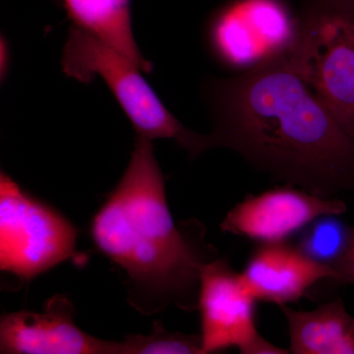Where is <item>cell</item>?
Segmentation results:
<instances>
[{"mask_svg": "<svg viewBox=\"0 0 354 354\" xmlns=\"http://www.w3.org/2000/svg\"><path fill=\"white\" fill-rule=\"evenodd\" d=\"M214 148L239 153L286 185L323 197L354 193V140L286 55L207 87Z\"/></svg>", "mask_w": 354, "mask_h": 354, "instance_id": "6da1fadb", "label": "cell"}, {"mask_svg": "<svg viewBox=\"0 0 354 354\" xmlns=\"http://www.w3.org/2000/svg\"><path fill=\"white\" fill-rule=\"evenodd\" d=\"M153 141L137 136L127 171L93 218L97 248L128 277L129 300L144 314L198 307L203 266L218 258L202 223L176 225Z\"/></svg>", "mask_w": 354, "mask_h": 354, "instance_id": "7a4b0ae2", "label": "cell"}, {"mask_svg": "<svg viewBox=\"0 0 354 354\" xmlns=\"http://www.w3.org/2000/svg\"><path fill=\"white\" fill-rule=\"evenodd\" d=\"M60 62L62 71L79 82L90 83L97 78L104 81L137 136L151 141L174 140L191 158L214 148L209 134L188 129L167 109L138 65L90 32L72 25Z\"/></svg>", "mask_w": 354, "mask_h": 354, "instance_id": "3957f363", "label": "cell"}, {"mask_svg": "<svg viewBox=\"0 0 354 354\" xmlns=\"http://www.w3.org/2000/svg\"><path fill=\"white\" fill-rule=\"evenodd\" d=\"M286 57L354 140V0H305Z\"/></svg>", "mask_w": 354, "mask_h": 354, "instance_id": "277c9868", "label": "cell"}, {"mask_svg": "<svg viewBox=\"0 0 354 354\" xmlns=\"http://www.w3.org/2000/svg\"><path fill=\"white\" fill-rule=\"evenodd\" d=\"M76 228L0 174V268L29 281L75 255Z\"/></svg>", "mask_w": 354, "mask_h": 354, "instance_id": "5b68a950", "label": "cell"}, {"mask_svg": "<svg viewBox=\"0 0 354 354\" xmlns=\"http://www.w3.org/2000/svg\"><path fill=\"white\" fill-rule=\"evenodd\" d=\"M297 24L281 0H232L209 18L205 41L218 64L242 73L286 55Z\"/></svg>", "mask_w": 354, "mask_h": 354, "instance_id": "8992f818", "label": "cell"}, {"mask_svg": "<svg viewBox=\"0 0 354 354\" xmlns=\"http://www.w3.org/2000/svg\"><path fill=\"white\" fill-rule=\"evenodd\" d=\"M257 301L241 272H235L227 260L218 257L203 266L198 295L203 354L232 346L243 354L290 353L258 332Z\"/></svg>", "mask_w": 354, "mask_h": 354, "instance_id": "52a82bcc", "label": "cell"}, {"mask_svg": "<svg viewBox=\"0 0 354 354\" xmlns=\"http://www.w3.org/2000/svg\"><path fill=\"white\" fill-rule=\"evenodd\" d=\"M346 205L288 185L248 196L235 205L221 221L225 234L264 243L286 239L319 218L346 213Z\"/></svg>", "mask_w": 354, "mask_h": 354, "instance_id": "ba28073f", "label": "cell"}, {"mask_svg": "<svg viewBox=\"0 0 354 354\" xmlns=\"http://www.w3.org/2000/svg\"><path fill=\"white\" fill-rule=\"evenodd\" d=\"M68 297L55 295L41 312L18 311L0 321V353L10 354H123L122 342H109L77 327Z\"/></svg>", "mask_w": 354, "mask_h": 354, "instance_id": "9c48e42d", "label": "cell"}, {"mask_svg": "<svg viewBox=\"0 0 354 354\" xmlns=\"http://www.w3.org/2000/svg\"><path fill=\"white\" fill-rule=\"evenodd\" d=\"M241 274L258 301L279 306L298 301L321 281L335 279L332 266L285 242L261 244Z\"/></svg>", "mask_w": 354, "mask_h": 354, "instance_id": "30bf717a", "label": "cell"}, {"mask_svg": "<svg viewBox=\"0 0 354 354\" xmlns=\"http://www.w3.org/2000/svg\"><path fill=\"white\" fill-rule=\"evenodd\" d=\"M279 308L288 322L291 353L354 354V317L339 298L309 311Z\"/></svg>", "mask_w": 354, "mask_h": 354, "instance_id": "8fae6325", "label": "cell"}, {"mask_svg": "<svg viewBox=\"0 0 354 354\" xmlns=\"http://www.w3.org/2000/svg\"><path fill=\"white\" fill-rule=\"evenodd\" d=\"M73 26L132 59L144 72L153 64L140 50L132 29L131 0H62Z\"/></svg>", "mask_w": 354, "mask_h": 354, "instance_id": "7c38bea8", "label": "cell"}, {"mask_svg": "<svg viewBox=\"0 0 354 354\" xmlns=\"http://www.w3.org/2000/svg\"><path fill=\"white\" fill-rule=\"evenodd\" d=\"M123 354H203L201 335L169 332L155 323L150 335H128Z\"/></svg>", "mask_w": 354, "mask_h": 354, "instance_id": "4fadbf2b", "label": "cell"}, {"mask_svg": "<svg viewBox=\"0 0 354 354\" xmlns=\"http://www.w3.org/2000/svg\"><path fill=\"white\" fill-rule=\"evenodd\" d=\"M335 216H325L314 221L302 244L305 253L325 264L332 265L341 257L351 236V230Z\"/></svg>", "mask_w": 354, "mask_h": 354, "instance_id": "5bb4252c", "label": "cell"}, {"mask_svg": "<svg viewBox=\"0 0 354 354\" xmlns=\"http://www.w3.org/2000/svg\"><path fill=\"white\" fill-rule=\"evenodd\" d=\"M335 271L333 283L337 285H354V227L351 230L348 246L344 254L332 265Z\"/></svg>", "mask_w": 354, "mask_h": 354, "instance_id": "9a60e30c", "label": "cell"}, {"mask_svg": "<svg viewBox=\"0 0 354 354\" xmlns=\"http://www.w3.org/2000/svg\"><path fill=\"white\" fill-rule=\"evenodd\" d=\"M10 64V46H9L8 41L2 36L1 41H0V76H1V81L6 80L8 75Z\"/></svg>", "mask_w": 354, "mask_h": 354, "instance_id": "2e32d148", "label": "cell"}]
</instances>
